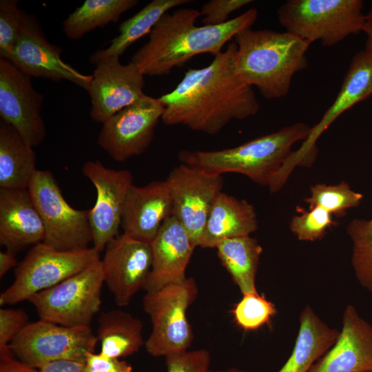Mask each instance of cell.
<instances>
[{"label": "cell", "mask_w": 372, "mask_h": 372, "mask_svg": "<svg viewBox=\"0 0 372 372\" xmlns=\"http://www.w3.org/2000/svg\"><path fill=\"white\" fill-rule=\"evenodd\" d=\"M236 45L228 44L202 68H189L171 92L158 97L166 125H181L208 134H216L232 120L258 113L260 105L253 87L238 75L234 65Z\"/></svg>", "instance_id": "1"}, {"label": "cell", "mask_w": 372, "mask_h": 372, "mask_svg": "<svg viewBox=\"0 0 372 372\" xmlns=\"http://www.w3.org/2000/svg\"><path fill=\"white\" fill-rule=\"evenodd\" d=\"M201 15L194 8L178 9L165 14L149 34L148 41L130 61L144 76L168 75L194 56L205 53L215 56L244 29L251 28L258 10L250 8L218 25H196Z\"/></svg>", "instance_id": "2"}, {"label": "cell", "mask_w": 372, "mask_h": 372, "mask_svg": "<svg viewBox=\"0 0 372 372\" xmlns=\"http://www.w3.org/2000/svg\"><path fill=\"white\" fill-rule=\"evenodd\" d=\"M234 43L238 75L267 100L286 96L295 74L308 65L311 44L287 31L248 28L235 36Z\"/></svg>", "instance_id": "3"}, {"label": "cell", "mask_w": 372, "mask_h": 372, "mask_svg": "<svg viewBox=\"0 0 372 372\" xmlns=\"http://www.w3.org/2000/svg\"><path fill=\"white\" fill-rule=\"evenodd\" d=\"M311 127L300 122L246 142L214 151H183V163L223 174H243L262 186H269L274 175L292 153V146L305 141Z\"/></svg>", "instance_id": "4"}, {"label": "cell", "mask_w": 372, "mask_h": 372, "mask_svg": "<svg viewBox=\"0 0 372 372\" xmlns=\"http://www.w3.org/2000/svg\"><path fill=\"white\" fill-rule=\"evenodd\" d=\"M362 0H288L278 9L286 30L310 44L316 41L333 46L364 32L366 14Z\"/></svg>", "instance_id": "5"}, {"label": "cell", "mask_w": 372, "mask_h": 372, "mask_svg": "<svg viewBox=\"0 0 372 372\" xmlns=\"http://www.w3.org/2000/svg\"><path fill=\"white\" fill-rule=\"evenodd\" d=\"M197 295L196 282L191 277L146 293L143 309L150 318L152 328L145 347L149 355L165 357L187 351L194 335L187 311Z\"/></svg>", "instance_id": "6"}, {"label": "cell", "mask_w": 372, "mask_h": 372, "mask_svg": "<svg viewBox=\"0 0 372 372\" xmlns=\"http://www.w3.org/2000/svg\"><path fill=\"white\" fill-rule=\"evenodd\" d=\"M93 247L59 251L43 242L35 245L14 269V280L0 295V305H12L51 288L100 260Z\"/></svg>", "instance_id": "7"}, {"label": "cell", "mask_w": 372, "mask_h": 372, "mask_svg": "<svg viewBox=\"0 0 372 372\" xmlns=\"http://www.w3.org/2000/svg\"><path fill=\"white\" fill-rule=\"evenodd\" d=\"M104 284L101 260L28 301L40 320L65 327H90L99 311Z\"/></svg>", "instance_id": "8"}, {"label": "cell", "mask_w": 372, "mask_h": 372, "mask_svg": "<svg viewBox=\"0 0 372 372\" xmlns=\"http://www.w3.org/2000/svg\"><path fill=\"white\" fill-rule=\"evenodd\" d=\"M28 189L43 223L45 245L59 251L89 247L92 233L88 210L68 203L51 172L37 169Z\"/></svg>", "instance_id": "9"}, {"label": "cell", "mask_w": 372, "mask_h": 372, "mask_svg": "<svg viewBox=\"0 0 372 372\" xmlns=\"http://www.w3.org/2000/svg\"><path fill=\"white\" fill-rule=\"evenodd\" d=\"M97 342L90 327H65L39 320L28 323L8 346L19 361L39 369L60 360L85 363L86 353L94 352Z\"/></svg>", "instance_id": "10"}, {"label": "cell", "mask_w": 372, "mask_h": 372, "mask_svg": "<svg viewBox=\"0 0 372 372\" xmlns=\"http://www.w3.org/2000/svg\"><path fill=\"white\" fill-rule=\"evenodd\" d=\"M165 181L172 198V216L198 247L210 209L222 192L223 176L182 163L170 172Z\"/></svg>", "instance_id": "11"}, {"label": "cell", "mask_w": 372, "mask_h": 372, "mask_svg": "<svg viewBox=\"0 0 372 372\" xmlns=\"http://www.w3.org/2000/svg\"><path fill=\"white\" fill-rule=\"evenodd\" d=\"M163 111L158 98L145 94L103 123L98 145L116 161L142 154L151 144Z\"/></svg>", "instance_id": "12"}, {"label": "cell", "mask_w": 372, "mask_h": 372, "mask_svg": "<svg viewBox=\"0 0 372 372\" xmlns=\"http://www.w3.org/2000/svg\"><path fill=\"white\" fill-rule=\"evenodd\" d=\"M82 172L96 192L88 214L93 247L100 253L118 235L127 195L133 185L132 175L126 169L106 167L98 160L85 162Z\"/></svg>", "instance_id": "13"}, {"label": "cell", "mask_w": 372, "mask_h": 372, "mask_svg": "<svg viewBox=\"0 0 372 372\" xmlns=\"http://www.w3.org/2000/svg\"><path fill=\"white\" fill-rule=\"evenodd\" d=\"M32 77L10 61L0 58V117L13 127L31 147L46 135L41 115L44 96L36 91Z\"/></svg>", "instance_id": "14"}, {"label": "cell", "mask_w": 372, "mask_h": 372, "mask_svg": "<svg viewBox=\"0 0 372 372\" xmlns=\"http://www.w3.org/2000/svg\"><path fill=\"white\" fill-rule=\"evenodd\" d=\"M61 52L59 46L47 40L37 17L24 11L17 43L6 60L30 77L67 80L87 91L92 76L64 62Z\"/></svg>", "instance_id": "15"}, {"label": "cell", "mask_w": 372, "mask_h": 372, "mask_svg": "<svg viewBox=\"0 0 372 372\" xmlns=\"http://www.w3.org/2000/svg\"><path fill=\"white\" fill-rule=\"evenodd\" d=\"M101 262L104 283L116 304L125 306L147 282L152 264L150 244L123 233L107 243Z\"/></svg>", "instance_id": "16"}, {"label": "cell", "mask_w": 372, "mask_h": 372, "mask_svg": "<svg viewBox=\"0 0 372 372\" xmlns=\"http://www.w3.org/2000/svg\"><path fill=\"white\" fill-rule=\"evenodd\" d=\"M87 90L91 118L103 123L116 113L145 94L144 75L132 63L123 64L120 57L110 56L95 64Z\"/></svg>", "instance_id": "17"}, {"label": "cell", "mask_w": 372, "mask_h": 372, "mask_svg": "<svg viewBox=\"0 0 372 372\" xmlns=\"http://www.w3.org/2000/svg\"><path fill=\"white\" fill-rule=\"evenodd\" d=\"M371 95L372 63L363 50L353 56L335 101L321 120L311 127L302 145L292 152L282 172L289 176L297 166L312 165L317 154L316 142L320 135L345 111Z\"/></svg>", "instance_id": "18"}, {"label": "cell", "mask_w": 372, "mask_h": 372, "mask_svg": "<svg viewBox=\"0 0 372 372\" xmlns=\"http://www.w3.org/2000/svg\"><path fill=\"white\" fill-rule=\"evenodd\" d=\"M309 372H372V325L347 305L333 347Z\"/></svg>", "instance_id": "19"}, {"label": "cell", "mask_w": 372, "mask_h": 372, "mask_svg": "<svg viewBox=\"0 0 372 372\" xmlns=\"http://www.w3.org/2000/svg\"><path fill=\"white\" fill-rule=\"evenodd\" d=\"M152 264L144 289L157 291L186 278V269L196 247L183 225L167 218L150 243Z\"/></svg>", "instance_id": "20"}, {"label": "cell", "mask_w": 372, "mask_h": 372, "mask_svg": "<svg viewBox=\"0 0 372 372\" xmlns=\"http://www.w3.org/2000/svg\"><path fill=\"white\" fill-rule=\"evenodd\" d=\"M172 216V198L165 180H154L141 187L133 185L127 195L121 226L124 234L150 244Z\"/></svg>", "instance_id": "21"}, {"label": "cell", "mask_w": 372, "mask_h": 372, "mask_svg": "<svg viewBox=\"0 0 372 372\" xmlns=\"http://www.w3.org/2000/svg\"><path fill=\"white\" fill-rule=\"evenodd\" d=\"M45 228L28 189H0V244L14 254L43 242Z\"/></svg>", "instance_id": "22"}, {"label": "cell", "mask_w": 372, "mask_h": 372, "mask_svg": "<svg viewBox=\"0 0 372 372\" xmlns=\"http://www.w3.org/2000/svg\"><path fill=\"white\" fill-rule=\"evenodd\" d=\"M258 227L254 206L222 192L210 209L198 247L216 248L227 239L250 236Z\"/></svg>", "instance_id": "23"}, {"label": "cell", "mask_w": 372, "mask_h": 372, "mask_svg": "<svg viewBox=\"0 0 372 372\" xmlns=\"http://www.w3.org/2000/svg\"><path fill=\"white\" fill-rule=\"evenodd\" d=\"M299 324L291 354L278 372H309L340 335V331L328 326L309 304L301 311Z\"/></svg>", "instance_id": "24"}, {"label": "cell", "mask_w": 372, "mask_h": 372, "mask_svg": "<svg viewBox=\"0 0 372 372\" xmlns=\"http://www.w3.org/2000/svg\"><path fill=\"white\" fill-rule=\"evenodd\" d=\"M19 133L0 120V189H28L37 170L36 154Z\"/></svg>", "instance_id": "25"}, {"label": "cell", "mask_w": 372, "mask_h": 372, "mask_svg": "<svg viewBox=\"0 0 372 372\" xmlns=\"http://www.w3.org/2000/svg\"><path fill=\"white\" fill-rule=\"evenodd\" d=\"M143 322L118 309L103 311L99 317L98 341L103 355L121 358L139 351L145 344Z\"/></svg>", "instance_id": "26"}, {"label": "cell", "mask_w": 372, "mask_h": 372, "mask_svg": "<svg viewBox=\"0 0 372 372\" xmlns=\"http://www.w3.org/2000/svg\"><path fill=\"white\" fill-rule=\"evenodd\" d=\"M190 2L189 0H153L132 17L122 22L118 34L109 46L94 52L90 61L97 62L110 56L120 57L136 41L149 34L160 19L169 10Z\"/></svg>", "instance_id": "27"}, {"label": "cell", "mask_w": 372, "mask_h": 372, "mask_svg": "<svg viewBox=\"0 0 372 372\" xmlns=\"http://www.w3.org/2000/svg\"><path fill=\"white\" fill-rule=\"evenodd\" d=\"M216 249L221 263L242 295L256 293V276L262 248L250 236L227 239Z\"/></svg>", "instance_id": "28"}, {"label": "cell", "mask_w": 372, "mask_h": 372, "mask_svg": "<svg viewBox=\"0 0 372 372\" xmlns=\"http://www.w3.org/2000/svg\"><path fill=\"white\" fill-rule=\"evenodd\" d=\"M138 3L137 0H86L63 21V32L70 39H80L97 28L116 22Z\"/></svg>", "instance_id": "29"}, {"label": "cell", "mask_w": 372, "mask_h": 372, "mask_svg": "<svg viewBox=\"0 0 372 372\" xmlns=\"http://www.w3.org/2000/svg\"><path fill=\"white\" fill-rule=\"evenodd\" d=\"M352 242L351 264L362 287L372 292V217L355 218L347 227Z\"/></svg>", "instance_id": "30"}, {"label": "cell", "mask_w": 372, "mask_h": 372, "mask_svg": "<svg viewBox=\"0 0 372 372\" xmlns=\"http://www.w3.org/2000/svg\"><path fill=\"white\" fill-rule=\"evenodd\" d=\"M310 192V196L304 199L309 209L319 207L336 217L344 216L347 210L358 207L363 198L345 181L330 185L318 183L311 187Z\"/></svg>", "instance_id": "31"}, {"label": "cell", "mask_w": 372, "mask_h": 372, "mask_svg": "<svg viewBox=\"0 0 372 372\" xmlns=\"http://www.w3.org/2000/svg\"><path fill=\"white\" fill-rule=\"evenodd\" d=\"M236 324L245 331H256L270 324L276 314L275 304L258 292L242 295L231 310Z\"/></svg>", "instance_id": "32"}, {"label": "cell", "mask_w": 372, "mask_h": 372, "mask_svg": "<svg viewBox=\"0 0 372 372\" xmlns=\"http://www.w3.org/2000/svg\"><path fill=\"white\" fill-rule=\"evenodd\" d=\"M296 210L300 215L291 218L289 227L300 240L313 242L320 240L326 235L328 229L337 224L332 215L321 207H316L306 211L297 207Z\"/></svg>", "instance_id": "33"}, {"label": "cell", "mask_w": 372, "mask_h": 372, "mask_svg": "<svg viewBox=\"0 0 372 372\" xmlns=\"http://www.w3.org/2000/svg\"><path fill=\"white\" fill-rule=\"evenodd\" d=\"M23 14L18 1H0V58L8 59L17 44Z\"/></svg>", "instance_id": "34"}, {"label": "cell", "mask_w": 372, "mask_h": 372, "mask_svg": "<svg viewBox=\"0 0 372 372\" xmlns=\"http://www.w3.org/2000/svg\"><path fill=\"white\" fill-rule=\"evenodd\" d=\"M165 358L167 372H208L210 354L206 349L185 351Z\"/></svg>", "instance_id": "35"}, {"label": "cell", "mask_w": 372, "mask_h": 372, "mask_svg": "<svg viewBox=\"0 0 372 372\" xmlns=\"http://www.w3.org/2000/svg\"><path fill=\"white\" fill-rule=\"evenodd\" d=\"M251 0H211L205 3L200 12L204 17L203 25H221L229 19V15L233 12L251 3Z\"/></svg>", "instance_id": "36"}, {"label": "cell", "mask_w": 372, "mask_h": 372, "mask_svg": "<svg viewBox=\"0 0 372 372\" xmlns=\"http://www.w3.org/2000/svg\"><path fill=\"white\" fill-rule=\"evenodd\" d=\"M28 315L21 309H0V347L11 342L28 324Z\"/></svg>", "instance_id": "37"}, {"label": "cell", "mask_w": 372, "mask_h": 372, "mask_svg": "<svg viewBox=\"0 0 372 372\" xmlns=\"http://www.w3.org/2000/svg\"><path fill=\"white\" fill-rule=\"evenodd\" d=\"M132 369L130 364L119 358L107 357L101 353H86L85 372H132Z\"/></svg>", "instance_id": "38"}, {"label": "cell", "mask_w": 372, "mask_h": 372, "mask_svg": "<svg viewBox=\"0 0 372 372\" xmlns=\"http://www.w3.org/2000/svg\"><path fill=\"white\" fill-rule=\"evenodd\" d=\"M0 372H39V371L19 361L7 345L0 347Z\"/></svg>", "instance_id": "39"}, {"label": "cell", "mask_w": 372, "mask_h": 372, "mask_svg": "<svg viewBox=\"0 0 372 372\" xmlns=\"http://www.w3.org/2000/svg\"><path fill=\"white\" fill-rule=\"evenodd\" d=\"M38 369L39 372H85V363L60 360L48 362Z\"/></svg>", "instance_id": "40"}, {"label": "cell", "mask_w": 372, "mask_h": 372, "mask_svg": "<svg viewBox=\"0 0 372 372\" xmlns=\"http://www.w3.org/2000/svg\"><path fill=\"white\" fill-rule=\"evenodd\" d=\"M15 254L8 251L0 252V277L2 278L10 269L16 266Z\"/></svg>", "instance_id": "41"}, {"label": "cell", "mask_w": 372, "mask_h": 372, "mask_svg": "<svg viewBox=\"0 0 372 372\" xmlns=\"http://www.w3.org/2000/svg\"><path fill=\"white\" fill-rule=\"evenodd\" d=\"M364 32L366 35L364 52L372 63V8L366 14V22Z\"/></svg>", "instance_id": "42"}, {"label": "cell", "mask_w": 372, "mask_h": 372, "mask_svg": "<svg viewBox=\"0 0 372 372\" xmlns=\"http://www.w3.org/2000/svg\"><path fill=\"white\" fill-rule=\"evenodd\" d=\"M208 372H249L244 369H240L235 367L232 368H228L226 369H222V370H209Z\"/></svg>", "instance_id": "43"}]
</instances>
